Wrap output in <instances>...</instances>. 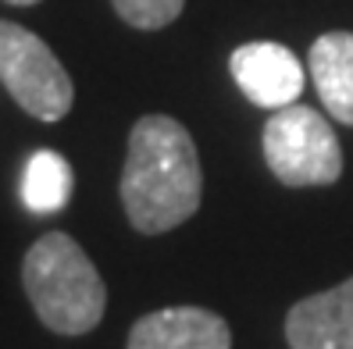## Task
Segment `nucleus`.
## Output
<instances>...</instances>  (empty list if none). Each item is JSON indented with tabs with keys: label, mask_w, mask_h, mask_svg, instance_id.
<instances>
[{
	"label": "nucleus",
	"mask_w": 353,
	"mask_h": 349,
	"mask_svg": "<svg viewBox=\"0 0 353 349\" xmlns=\"http://www.w3.org/2000/svg\"><path fill=\"white\" fill-rule=\"evenodd\" d=\"M203 196L196 142L168 114L139 118L129 132L121 168V203L129 224L143 235H161L190 221Z\"/></svg>",
	"instance_id": "1"
},
{
	"label": "nucleus",
	"mask_w": 353,
	"mask_h": 349,
	"mask_svg": "<svg viewBox=\"0 0 353 349\" xmlns=\"http://www.w3.org/2000/svg\"><path fill=\"white\" fill-rule=\"evenodd\" d=\"M22 285L36 317L57 335H86L108 310V285L86 250L65 232H47L29 246Z\"/></svg>",
	"instance_id": "2"
},
{
	"label": "nucleus",
	"mask_w": 353,
	"mask_h": 349,
	"mask_svg": "<svg viewBox=\"0 0 353 349\" xmlns=\"http://www.w3.org/2000/svg\"><path fill=\"white\" fill-rule=\"evenodd\" d=\"M264 160L282 186H332L343 175L336 129L314 107L289 104L264 125Z\"/></svg>",
	"instance_id": "3"
},
{
	"label": "nucleus",
	"mask_w": 353,
	"mask_h": 349,
	"mask_svg": "<svg viewBox=\"0 0 353 349\" xmlns=\"http://www.w3.org/2000/svg\"><path fill=\"white\" fill-rule=\"evenodd\" d=\"M0 82L14 104L39 121H61L75 104V86L57 54L18 22L0 18Z\"/></svg>",
	"instance_id": "4"
},
{
	"label": "nucleus",
	"mask_w": 353,
	"mask_h": 349,
	"mask_svg": "<svg viewBox=\"0 0 353 349\" xmlns=\"http://www.w3.org/2000/svg\"><path fill=\"white\" fill-rule=\"evenodd\" d=\"M228 68H232V78L243 89V96L268 111H282L289 104H296V96L303 93V82H307L300 57L289 47L268 43V39L236 47L232 57H228Z\"/></svg>",
	"instance_id": "5"
},
{
	"label": "nucleus",
	"mask_w": 353,
	"mask_h": 349,
	"mask_svg": "<svg viewBox=\"0 0 353 349\" xmlns=\"http://www.w3.org/2000/svg\"><path fill=\"white\" fill-rule=\"evenodd\" d=\"M129 349H232V332L203 306H164L132 324Z\"/></svg>",
	"instance_id": "6"
},
{
	"label": "nucleus",
	"mask_w": 353,
	"mask_h": 349,
	"mask_svg": "<svg viewBox=\"0 0 353 349\" xmlns=\"http://www.w3.org/2000/svg\"><path fill=\"white\" fill-rule=\"evenodd\" d=\"M293 349H353V278L300 299L285 317Z\"/></svg>",
	"instance_id": "7"
},
{
	"label": "nucleus",
	"mask_w": 353,
	"mask_h": 349,
	"mask_svg": "<svg viewBox=\"0 0 353 349\" xmlns=\"http://www.w3.org/2000/svg\"><path fill=\"white\" fill-rule=\"evenodd\" d=\"M307 72L325 111L343 125H353V32L318 36L307 54Z\"/></svg>",
	"instance_id": "8"
},
{
	"label": "nucleus",
	"mask_w": 353,
	"mask_h": 349,
	"mask_svg": "<svg viewBox=\"0 0 353 349\" xmlns=\"http://www.w3.org/2000/svg\"><path fill=\"white\" fill-rule=\"evenodd\" d=\"M72 196V168L68 160L54 150H36L26 164L22 178V200L32 214H54Z\"/></svg>",
	"instance_id": "9"
},
{
	"label": "nucleus",
	"mask_w": 353,
	"mask_h": 349,
	"mask_svg": "<svg viewBox=\"0 0 353 349\" xmlns=\"http://www.w3.org/2000/svg\"><path fill=\"white\" fill-rule=\"evenodd\" d=\"M111 4L125 25L154 32V29H164L175 22L185 8V0H111Z\"/></svg>",
	"instance_id": "10"
},
{
	"label": "nucleus",
	"mask_w": 353,
	"mask_h": 349,
	"mask_svg": "<svg viewBox=\"0 0 353 349\" xmlns=\"http://www.w3.org/2000/svg\"><path fill=\"white\" fill-rule=\"evenodd\" d=\"M4 4H14V8H32V4H39V0H4Z\"/></svg>",
	"instance_id": "11"
}]
</instances>
